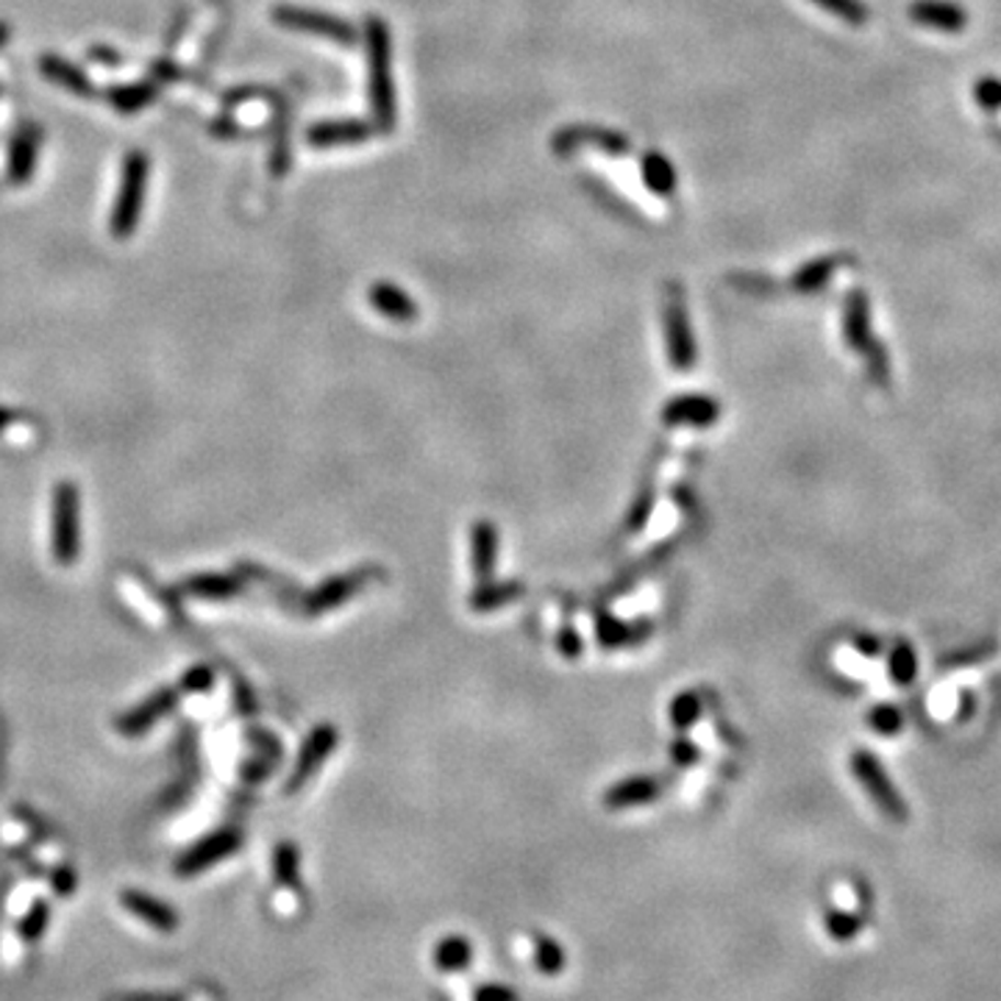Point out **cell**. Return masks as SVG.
Segmentation results:
<instances>
[{"instance_id":"6da1fadb","label":"cell","mask_w":1001,"mask_h":1001,"mask_svg":"<svg viewBox=\"0 0 1001 1001\" xmlns=\"http://www.w3.org/2000/svg\"><path fill=\"white\" fill-rule=\"evenodd\" d=\"M368 90H370V109H373L375 128L382 134H390L395 128V87L393 72H390V59H393V40L390 29L382 18L370 14L368 25Z\"/></svg>"},{"instance_id":"7a4b0ae2","label":"cell","mask_w":1001,"mask_h":1001,"mask_svg":"<svg viewBox=\"0 0 1001 1001\" xmlns=\"http://www.w3.org/2000/svg\"><path fill=\"white\" fill-rule=\"evenodd\" d=\"M843 337L848 346L865 359V368L874 375L876 384H888L890 379V359L885 353L882 342H876L874 328H870V301L865 292L854 290L843 306Z\"/></svg>"},{"instance_id":"3957f363","label":"cell","mask_w":1001,"mask_h":1001,"mask_svg":"<svg viewBox=\"0 0 1001 1001\" xmlns=\"http://www.w3.org/2000/svg\"><path fill=\"white\" fill-rule=\"evenodd\" d=\"M145 187H148V159L139 150H132L123 161L117 201H114L112 217H109V232L117 239L132 237L137 232L145 203Z\"/></svg>"},{"instance_id":"277c9868","label":"cell","mask_w":1001,"mask_h":1001,"mask_svg":"<svg viewBox=\"0 0 1001 1001\" xmlns=\"http://www.w3.org/2000/svg\"><path fill=\"white\" fill-rule=\"evenodd\" d=\"M852 774L854 779L859 781V787L868 792L870 801L876 805V810L882 812L885 818H890V821L896 823H904L907 818H910L904 796H901L899 787L893 785V779H890L888 771L882 768V763H879V757H876L874 751H854Z\"/></svg>"},{"instance_id":"5b68a950","label":"cell","mask_w":1001,"mask_h":1001,"mask_svg":"<svg viewBox=\"0 0 1001 1001\" xmlns=\"http://www.w3.org/2000/svg\"><path fill=\"white\" fill-rule=\"evenodd\" d=\"M273 20H275V25H281V29L301 31V34L326 36V40L337 42V45H346V48H351L353 42H357V29H353L348 20L334 18V14H328V12H317V9L275 7Z\"/></svg>"},{"instance_id":"8992f818","label":"cell","mask_w":1001,"mask_h":1001,"mask_svg":"<svg viewBox=\"0 0 1001 1001\" xmlns=\"http://www.w3.org/2000/svg\"><path fill=\"white\" fill-rule=\"evenodd\" d=\"M665 337L671 364L676 370H690L696 364V340H693V326L690 317H687L685 301H682L679 284H671L665 292Z\"/></svg>"},{"instance_id":"52a82bcc","label":"cell","mask_w":1001,"mask_h":1001,"mask_svg":"<svg viewBox=\"0 0 1001 1001\" xmlns=\"http://www.w3.org/2000/svg\"><path fill=\"white\" fill-rule=\"evenodd\" d=\"M584 145L601 148L609 156L632 154V139L620 132H612V128H601V125H567L551 139V148L560 156H571L573 150L584 148Z\"/></svg>"},{"instance_id":"ba28073f","label":"cell","mask_w":1001,"mask_h":1001,"mask_svg":"<svg viewBox=\"0 0 1001 1001\" xmlns=\"http://www.w3.org/2000/svg\"><path fill=\"white\" fill-rule=\"evenodd\" d=\"M907 14L915 25L943 31V34H963L968 25V12L952 0H915Z\"/></svg>"},{"instance_id":"9c48e42d","label":"cell","mask_w":1001,"mask_h":1001,"mask_svg":"<svg viewBox=\"0 0 1001 1001\" xmlns=\"http://www.w3.org/2000/svg\"><path fill=\"white\" fill-rule=\"evenodd\" d=\"M373 137V125L364 120H323L306 132V143L315 148H340V145H359Z\"/></svg>"},{"instance_id":"30bf717a","label":"cell","mask_w":1001,"mask_h":1001,"mask_svg":"<svg viewBox=\"0 0 1001 1001\" xmlns=\"http://www.w3.org/2000/svg\"><path fill=\"white\" fill-rule=\"evenodd\" d=\"M721 415V406L709 395H679L662 409L667 426H709Z\"/></svg>"},{"instance_id":"8fae6325","label":"cell","mask_w":1001,"mask_h":1001,"mask_svg":"<svg viewBox=\"0 0 1001 1001\" xmlns=\"http://www.w3.org/2000/svg\"><path fill=\"white\" fill-rule=\"evenodd\" d=\"M368 301L379 315H384L387 320L395 323H412L417 320V304L406 295L401 286L390 284V281H375L368 290Z\"/></svg>"},{"instance_id":"7c38bea8","label":"cell","mask_w":1001,"mask_h":1001,"mask_svg":"<svg viewBox=\"0 0 1001 1001\" xmlns=\"http://www.w3.org/2000/svg\"><path fill=\"white\" fill-rule=\"evenodd\" d=\"M640 173H643L645 187H649L654 195L660 198H671L676 190V170L671 165L667 156H662L660 150H645L643 159H640Z\"/></svg>"},{"instance_id":"4fadbf2b","label":"cell","mask_w":1001,"mask_h":1001,"mask_svg":"<svg viewBox=\"0 0 1001 1001\" xmlns=\"http://www.w3.org/2000/svg\"><path fill=\"white\" fill-rule=\"evenodd\" d=\"M36 145H40V132L36 128H20L18 137L12 143V154H9V176L14 184H25L34 173L36 161Z\"/></svg>"},{"instance_id":"5bb4252c","label":"cell","mask_w":1001,"mask_h":1001,"mask_svg":"<svg viewBox=\"0 0 1001 1001\" xmlns=\"http://www.w3.org/2000/svg\"><path fill=\"white\" fill-rule=\"evenodd\" d=\"M40 70L42 76L59 83L61 90H70L76 95H92V81L76 65H67V61L56 59V56H45L40 61Z\"/></svg>"},{"instance_id":"9a60e30c","label":"cell","mask_w":1001,"mask_h":1001,"mask_svg":"<svg viewBox=\"0 0 1001 1001\" xmlns=\"http://www.w3.org/2000/svg\"><path fill=\"white\" fill-rule=\"evenodd\" d=\"M656 781L651 779H629L615 785L612 790L607 792V805L615 807V810H626V807H638V805H649L651 799L656 796Z\"/></svg>"},{"instance_id":"2e32d148","label":"cell","mask_w":1001,"mask_h":1001,"mask_svg":"<svg viewBox=\"0 0 1001 1001\" xmlns=\"http://www.w3.org/2000/svg\"><path fill=\"white\" fill-rule=\"evenodd\" d=\"M841 262H843L841 257H821V259H816V262L805 265L799 273L792 275V281H790L792 292H805V295L818 292L823 284H829V279H832L834 270H837V265Z\"/></svg>"},{"instance_id":"e0dca14e","label":"cell","mask_w":1001,"mask_h":1001,"mask_svg":"<svg viewBox=\"0 0 1001 1001\" xmlns=\"http://www.w3.org/2000/svg\"><path fill=\"white\" fill-rule=\"evenodd\" d=\"M495 551H498V535H495V526L479 524L476 531H473V567H476V573L482 582H487V573L493 576Z\"/></svg>"},{"instance_id":"ac0fdd59","label":"cell","mask_w":1001,"mask_h":1001,"mask_svg":"<svg viewBox=\"0 0 1001 1001\" xmlns=\"http://www.w3.org/2000/svg\"><path fill=\"white\" fill-rule=\"evenodd\" d=\"M888 674L896 685H912L918 676V656L910 643H896L888 656Z\"/></svg>"},{"instance_id":"d6986e66","label":"cell","mask_w":1001,"mask_h":1001,"mask_svg":"<svg viewBox=\"0 0 1001 1001\" xmlns=\"http://www.w3.org/2000/svg\"><path fill=\"white\" fill-rule=\"evenodd\" d=\"M816 7L826 9L829 14H834L837 20L848 25H863L870 18V12L865 9L863 0H812Z\"/></svg>"},{"instance_id":"ffe728a7","label":"cell","mask_w":1001,"mask_h":1001,"mask_svg":"<svg viewBox=\"0 0 1001 1001\" xmlns=\"http://www.w3.org/2000/svg\"><path fill=\"white\" fill-rule=\"evenodd\" d=\"M826 930L834 941L848 943L859 935V930H863V918H857L854 912H846V910H829Z\"/></svg>"},{"instance_id":"44dd1931","label":"cell","mask_w":1001,"mask_h":1001,"mask_svg":"<svg viewBox=\"0 0 1001 1001\" xmlns=\"http://www.w3.org/2000/svg\"><path fill=\"white\" fill-rule=\"evenodd\" d=\"M868 723L882 738H896L901 732V727H904V716H901V709L896 704H879V707L870 709Z\"/></svg>"},{"instance_id":"7402d4cb","label":"cell","mask_w":1001,"mask_h":1001,"mask_svg":"<svg viewBox=\"0 0 1001 1001\" xmlns=\"http://www.w3.org/2000/svg\"><path fill=\"white\" fill-rule=\"evenodd\" d=\"M109 98H112V103L120 109V112L132 114V112H137V109H143L145 103L154 98V90L145 87V83L143 87H120V90H114Z\"/></svg>"},{"instance_id":"603a6c76","label":"cell","mask_w":1001,"mask_h":1001,"mask_svg":"<svg viewBox=\"0 0 1001 1001\" xmlns=\"http://www.w3.org/2000/svg\"><path fill=\"white\" fill-rule=\"evenodd\" d=\"M974 101H977L982 109H988V112H999L1001 109V78H993V76L979 78V81L974 83Z\"/></svg>"},{"instance_id":"cb8c5ba5","label":"cell","mask_w":1001,"mask_h":1001,"mask_svg":"<svg viewBox=\"0 0 1001 1001\" xmlns=\"http://www.w3.org/2000/svg\"><path fill=\"white\" fill-rule=\"evenodd\" d=\"M696 718H698L696 696L676 698V704H674V723H676V727H687V723H693Z\"/></svg>"},{"instance_id":"d4e9b609","label":"cell","mask_w":1001,"mask_h":1001,"mask_svg":"<svg viewBox=\"0 0 1001 1001\" xmlns=\"http://www.w3.org/2000/svg\"><path fill=\"white\" fill-rule=\"evenodd\" d=\"M857 649L863 651V654H868V656H876V654H879V643H876L874 638H859V640H857Z\"/></svg>"},{"instance_id":"484cf974","label":"cell","mask_w":1001,"mask_h":1001,"mask_svg":"<svg viewBox=\"0 0 1001 1001\" xmlns=\"http://www.w3.org/2000/svg\"><path fill=\"white\" fill-rule=\"evenodd\" d=\"M7 36H9L7 25H0V45H3V40H7Z\"/></svg>"}]
</instances>
